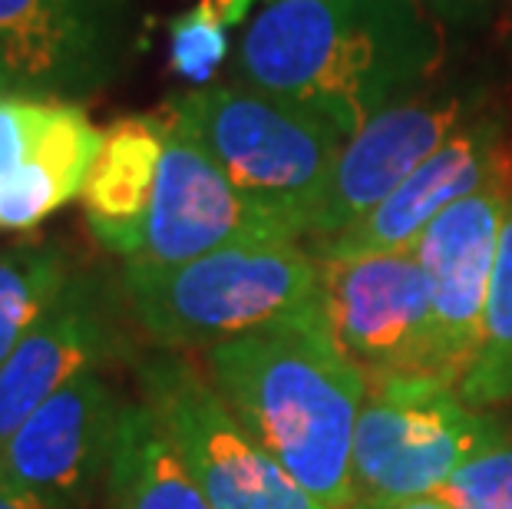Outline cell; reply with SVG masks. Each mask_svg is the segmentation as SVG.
Returning <instances> with one entry per match:
<instances>
[{
    "mask_svg": "<svg viewBox=\"0 0 512 509\" xmlns=\"http://www.w3.org/2000/svg\"><path fill=\"white\" fill-rule=\"evenodd\" d=\"M133 321L162 351L212 348L278 324L324 318L321 265L304 242L232 245L179 268H123Z\"/></svg>",
    "mask_w": 512,
    "mask_h": 509,
    "instance_id": "3957f363",
    "label": "cell"
},
{
    "mask_svg": "<svg viewBox=\"0 0 512 509\" xmlns=\"http://www.w3.org/2000/svg\"><path fill=\"white\" fill-rule=\"evenodd\" d=\"M202 364L238 424L304 493L324 509H351L367 381L337 351L324 318L212 344Z\"/></svg>",
    "mask_w": 512,
    "mask_h": 509,
    "instance_id": "7a4b0ae2",
    "label": "cell"
},
{
    "mask_svg": "<svg viewBox=\"0 0 512 509\" xmlns=\"http://www.w3.org/2000/svg\"><path fill=\"white\" fill-rule=\"evenodd\" d=\"M129 400L103 371L73 377L0 447V476L57 509H93Z\"/></svg>",
    "mask_w": 512,
    "mask_h": 509,
    "instance_id": "8fae6325",
    "label": "cell"
},
{
    "mask_svg": "<svg viewBox=\"0 0 512 509\" xmlns=\"http://www.w3.org/2000/svg\"><path fill=\"white\" fill-rule=\"evenodd\" d=\"M466 404L496 410L512 404V199L499 232L493 281L483 314V341H479L476 361L460 384Z\"/></svg>",
    "mask_w": 512,
    "mask_h": 509,
    "instance_id": "ac0fdd59",
    "label": "cell"
},
{
    "mask_svg": "<svg viewBox=\"0 0 512 509\" xmlns=\"http://www.w3.org/2000/svg\"><path fill=\"white\" fill-rule=\"evenodd\" d=\"M433 24L450 30H476L493 20L499 0H413Z\"/></svg>",
    "mask_w": 512,
    "mask_h": 509,
    "instance_id": "7402d4cb",
    "label": "cell"
},
{
    "mask_svg": "<svg viewBox=\"0 0 512 509\" xmlns=\"http://www.w3.org/2000/svg\"><path fill=\"white\" fill-rule=\"evenodd\" d=\"M146 0H0L10 90L80 103L113 86L143 50Z\"/></svg>",
    "mask_w": 512,
    "mask_h": 509,
    "instance_id": "9c48e42d",
    "label": "cell"
},
{
    "mask_svg": "<svg viewBox=\"0 0 512 509\" xmlns=\"http://www.w3.org/2000/svg\"><path fill=\"white\" fill-rule=\"evenodd\" d=\"M93 509H209L146 400H129L116 450Z\"/></svg>",
    "mask_w": 512,
    "mask_h": 509,
    "instance_id": "2e32d148",
    "label": "cell"
},
{
    "mask_svg": "<svg viewBox=\"0 0 512 509\" xmlns=\"http://www.w3.org/2000/svg\"><path fill=\"white\" fill-rule=\"evenodd\" d=\"M73 272L57 242H20L0 252V364L50 311Z\"/></svg>",
    "mask_w": 512,
    "mask_h": 509,
    "instance_id": "e0dca14e",
    "label": "cell"
},
{
    "mask_svg": "<svg viewBox=\"0 0 512 509\" xmlns=\"http://www.w3.org/2000/svg\"><path fill=\"white\" fill-rule=\"evenodd\" d=\"M324 324L367 387L433 381L453 387L440 351L427 275L413 255L318 258Z\"/></svg>",
    "mask_w": 512,
    "mask_h": 509,
    "instance_id": "8992f818",
    "label": "cell"
},
{
    "mask_svg": "<svg viewBox=\"0 0 512 509\" xmlns=\"http://www.w3.org/2000/svg\"><path fill=\"white\" fill-rule=\"evenodd\" d=\"M195 7H202L212 20H219L225 30H235L255 17L261 0H199Z\"/></svg>",
    "mask_w": 512,
    "mask_h": 509,
    "instance_id": "603a6c76",
    "label": "cell"
},
{
    "mask_svg": "<svg viewBox=\"0 0 512 509\" xmlns=\"http://www.w3.org/2000/svg\"><path fill=\"white\" fill-rule=\"evenodd\" d=\"M509 53H512V30H509Z\"/></svg>",
    "mask_w": 512,
    "mask_h": 509,
    "instance_id": "4316f807",
    "label": "cell"
},
{
    "mask_svg": "<svg viewBox=\"0 0 512 509\" xmlns=\"http://www.w3.org/2000/svg\"><path fill=\"white\" fill-rule=\"evenodd\" d=\"M4 93H14V90H10V80H7V73H4V67H0V96H4Z\"/></svg>",
    "mask_w": 512,
    "mask_h": 509,
    "instance_id": "484cf974",
    "label": "cell"
},
{
    "mask_svg": "<svg viewBox=\"0 0 512 509\" xmlns=\"http://www.w3.org/2000/svg\"><path fill=\"white\" fill-rule=\"evenodd\" d=\"M443 27L413 0H261L232 80L301 106L344 139L440 73Z\"/></svg>",
    "mask_w": 512,
    "mask_h": 509,
    "instance_id": "6da1fadb",
    "label": "cell"
},
{
    "mask_svg": "<svg viewBox=\"0 0 512 509\" xmlns=\"http://www.w3.org/2000/svg\"><path fill=\"white\" fill-rule=\"evenodd\" d=\"M400 509H450V506H446V503L440 500V496H437V493H433V496H423V500L403 503Z\"/></svg>",
    "mask_w": 512,
    "mask_h": 509,
    "instance_id": "d4e9b609",
    "label": "cell"
},
{
    "mask_svg": "<svg viewBox=\"0 0 512 509\" xmlns=\"http://www.w3.org/2000/svg\"><path fill=\"white\" fill-rule=\"evenodd\" d=\"M166 119V149L143 222V238L123 268L159 272L232 245L252 242H301L298 235L255 199H248L222 166L209 156L192 129L176 116Z\"/></svg>",
    "mask_w": 512,
    "mask_h": 509,
    "instance_id": "30bf717a",
    "label": "cell"
},
{
    "mask_svg": "<svg viewBox=\"0 0 512 509\" xmlns=\"http://www.w3.org/2000/svg\"><path fill=\"white\" fill-rule=\"evenodd\" d=\"M222 172L304 242L347 139L331 123L242 83H209L166 106Z\"/></svg>",
    "mask_w": 512,
    "mask_h": 509,
    "instance_id": "277c9868",
    "label": "cell"
},
{
    "mask_svg": "<svg viewBox=\"0 0 512 509\" xmlns=\"http://www.w3.org/2000/svg\"><path fill=\"white\" fill-rule=\"evenodd\" d=\"M437 496L450 509H512V427L460 463Z\"/></svg>",
    "mask_w": 512,
    "mask_h": 509,
    "instance_id": "d6986e66",
    "label": "cell"
},
{
    "mask_svg": "<svg viewBox=\"0 0 512 509\" xmlns=\"http://www.w3.org/2000/svg\"><path fill=\"white\" fill-rule=\"evenodd\" d=\"M139 384L209 509H324L258 447L182 351L159 348L139 361Z\"/></svg>",
    "mask_w": 512,
    "mask_h": 509,
    "instance_id": "ba28073f",
    "label": "cell"
},
{
    "mask_svg": "<svg viewBox=\"0 0 512 509\" xmlns=\"http://www.w3.org/2000/svg\"><path fill=\"white\" fill-rule=\"evenodd\" d=\"M0 509H57V506H50L47 500L20 490V486L10 483L7 476H0Z\"/></svg>",
    "mask_w": 512,
    "mask_h": 509,
    "instance_id": "cb8c5ba5",
    "label": "cell"
},
{
    "mask_svg": "<svg viewBox=\"0 0 512 509\" xmlns=\"http://www.w3.org/2000/svg\"><path fill=\"white\" fill-rule=\"evenodd\" d=\"M509 199L512 182H493L443 209L413 245V255L427 275L440 351L456 391L470 374L483 341L489 281Z\"/></svg>",
    "mask_w": 512,
    "mask_h": 509,
    "instance_id": "5bb4252c",
    "label": "cell"
},
{
    "mask_svg": "<svg viewBox=\"0 0 512 509\" xmlns=\"http://www.w3.org/2000/svg\"><path fill=\"white\" fill-rule=\"evenodd\" d=\"M166 119L126 116L103 129V146L83 182L80 202L93 235L110 252L133 258L143 238V222L156 192Z\"/></svg>",
    "mask_w": 512,
    "mask_h": 509,
    "instance_id": "9a60e30c",
    "label": "cell"
},
{
    "mask_svg": "<svg viewBox=\"0 0 512 509\" xmlns=\"http://www.w3.org/2000/svg\"><path fill=\"white\" fill-rule=\"evenodd\" d=\"M228 34L202 7H189L169 20V67L192 90L215 83V73L228 60Z\"/></svg>",
    "mask_w": 512,
    "mask_h": 509,
    "instance_id": "ffe728a7",
    "label": "cell"
},
{
    "mask_svg": "<svg viewBox=\"0 0 512 509\" xmlns=\"http://www.w3.org/2000/svg\"><path fill=\"white\" fill-rule=\"evenodd\" d=\"M509 427L446 384L367 387L354 430L351 509H400L440 493L460 463Z\"/></svg>",
    "mask_w": 512,
    "mask_h": 509,
    "instance_id": "5b68a950",
    "label": "cell"
},
{
    "mask_svg": "<svg viewBox=\"0 0 512 509\" xmlns=\"http://www.w3.org/2000/svg\"><path fill=\"white\" fill-rule=\"evenodd\" d=\"M493 182H512V133L499 103L463 126L420 169H413L361 222L328 242L308 245V252L314 258L407 252L443 209Z\"/></svg>",
    "mask_w": 512,
    "mask_h": 509,
    "instance_id": "4fadbf2b",
    "label": "cell"
},
{
    "mask_svg": "<svg viewBox=\"0 0 512 509\" xmlns=\"http://www.w3.org/2000/svg\"><path fill=\"white\" fill-rule=\"evenodd\" d=\"M496 103L493 73L463 70L450 77L437 73L420 90L380 110L361 133L344 143L304 245L328 242L361 222L413 169H420L463 126L493 110Z\"/></svg>",
    "mask_w": 512,
    "mask_h": 509,
    "instance_id": "52a82bcc",
    "label": "cell"
},
{
    "mask_svg": "<svg viewBox=\"0 0 512 509\" xmlns=\"http://www.w3.org/2000/svg\"><path fill=\"white\" fill-rule=\"evenodd\" d=\"M126 295L93 272H73L50 311L0 364V447L73 377L103 371L129 351Z\"/></svg>",
    "mask_w": 512,
    "mask_h": 509,
    "instance_id": "7c38bea8",
    "label": "cell"
},
{
    "mask_svg": "<svg viewBox=\"0 0 512 509\" xmlns=\"http://www.w3.org/2000/svg\"><path fill=\"white\" fill-rule=\"evenodd\" d=\"M43 106H47V100H37V96H24V93L0 96V186L27 162Z\"/></svg>",
    "mask_w": 512,
    "mask_h": 509,
    "instance_id": "44dd1931",
    "label": "cell"
}]
</instances>
